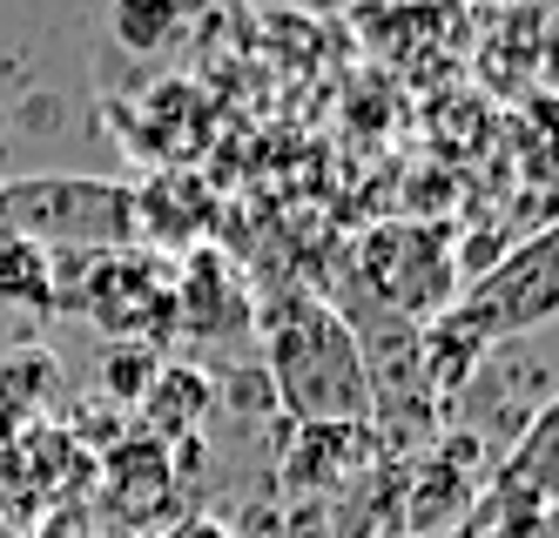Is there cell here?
Masks as SVG:
<instances>
[{"label": "cell", "mask_w": 559, "mask_h": 538, "mask_svg": "<svg viewBox=\"0 0 559 538\" xmlns=\"http://www.w3.org/2000/svg\"><path fill=\"white\" fill-rule=\"evenodd\" d=\"M176 330L203 344H236L257 330V289L223 250H189L176 270Z\"/></svg>", "instance_id": "obj_5"}, {"label": "cell", "mask_w": 559, "mask_h": 538, "mask_svg": "<svg viewBox=\"0 0 559 538\" xmlns=\"http://www.w3.org/2000/svg\"><path fill=\"white\" fill-rule=\"evenodd\" d=\"M0 303L55 310V250H41L27 236H0Z\"/></svg>", "instance_id": "obj_11"}, {"label": "cell", "mask_w": 559, "mask_h": 538, "mask_svg": "<svg viewBox=\"0 0 559 538\" xmlns=\"http://www.w3.org/2000/svg\"><path fill=\"white\" fill-rule=\"evenodd\" d=\"M210 229V189L189 169H163L135 189V242H163V250H203Z\"/></svg>", "instance_id": "obj_7"}, {"label": "cell", "mask_w": 559, "mask_h": 538, "mask_svg": "<svg viewBox=\"0 0 559 538\" xmlns=\"http://www.w3.org/2000/svg\"><path fill=\"white\" fill-rule=\"evenodd\" d=\"M169 538H229V531H223L216 518H189V525H182V531H169Z\"/></svg>", "instance_id": "obj_14"}, {"label": "cell", "mask_w": 559, "mask_h": 538, "mask_svg": "<svg viewBox=\"0 0 559 538\" xmlns=\"http://www.w3.org/2000/svg\"><path fill=\"white\" fill-rule=\"evenodd\" d=\"M499 491L506 499H526V505H559V397L512 444V458L499 465Z\"/></svg>", "instance_id": "obj_8"}, {"label": "cell", "mask_w": 559, "mask_h": 538, "mask_svg": "<svg viewBox=\"0 0 559 538\" xmlns=\"http://www.w3.org/2000/svg\"><path fill=\"white\" fill-rule=\"evenodd\" d=\"M108 34L129 55H163L182 34V0H115L108 8Z\"/></svg>", "instance_id": "obj_12"}, {"label": "cell", "mask_w": 559, "mask_h": 538, "mask_svg": "<svg viewBox=\"0 0 559 538\" xmlns=\"http://www.w3.org/2000/svg\"><path fill=\"white\" fill-rule=\"evenodd\" d=\"M365 276L378 289V303H391L397 316H431V310H452L459 289H452V250L438 229L418 223H391L365 242Z\"/></svg>", "instance_id": "obj_4"}, {"label": "cell", "mask_w": 559, "mask_h": 538, "mask_svg": "<svg viewBox=\"0 0 559 538\" xmlns=\"http://www.w3.org/2000/svg\"><path fill=\"white\" fill-rule=\"evenodd\" d=\"M0 236H27L41 250H135V189L95 176L0 182Z\"/></svg>", "instance_id": "obj_2"}, {"label": "cell", "mask_w": 559, "mask_h": 538, "mask_svg": "<svg viewBox=\"0 0 559 538\" xmlns=\"http://www.w3.org/2000/svg\"><path fill=\"white\" fill-rule=\"evenodd\" d=\"M102 370H108V391L122 397V404H142L148 397V384H155V350L148 344H108V357H102Z\"/></svg>", "instance_id": "obj_13"}, {"label": "cell", "mask_w": 559, "mask_h": 538, "mask_svg": "<svg viewBox=\"0 0 559 538\" xmlns=\"http://www.w3.org/2000/svg\"><path fill=\"white\" fill-rule=\"evenodd\" d=\"M142 410H148V438H155V444L189 438V425L210 410V384H203V370H182V363L155 370V384H148Z\"/></svg>", "instance_id": "obj_10"}, {"label": "cell", "mask_w": 559, "mask_h": 538, "mask_svg": "<svg viewBox=\"0 0 559 538\" xmlns=\"http://www.w3.org/2000/svg\"><path fill=\"white\" fill-rule=\"evenodd\" d=\"M559 316V223H546L539 236H526L519 250H506L472 289H459V303L445 310V323L465 344H506L526 330Z\"/></svg>", "instance_id": "obj_3"}, {"label": "cell", "mask_w": 559, "mask_h": 538, "mask_svg": "<svg viewBox=\"0 0 559 538\" xmlns=\"http://www.w3.org/2000/svg\"><path fill=\"white\" fill-rule=\"evenodd\" d=\"M169 491H176L169 451L155 444L148 431L122 438V444L102 458V505L122 518V525H148L155 512H169Z\"/></svg>", "instance_id": "obj_6"}, {"label": "cell", "mask_w": 559, "mask_h": 538, "mask_svg": "<svg viewBox=\"0 0 559 538\" xmlns=\"http://www.w3.org/2000/svg\"><path fill=\"white\" fill-rule=\"evenodd\" d=\"M263 323V363L270 384L284 397V410L317 431V425H357L371 418V370L357 330L310 289H270L257 303Z\"/></svg>", "instance_id": "obj_1"}, {"label": "cell", "mask_w": 559, "mask_h": 538, "mask_svg": "<svg viewBox=\"0 0 559 538\" xmlns=\"http://www.w3.org/2000/svg\"><path fill=\"white\" fill-rule=\"evenodd\" d=\"M61 391V363L55 350H8L0 357V425H34L41 404Z\"/></svg>", "instance_id": "obj_9"}]
</instances>
